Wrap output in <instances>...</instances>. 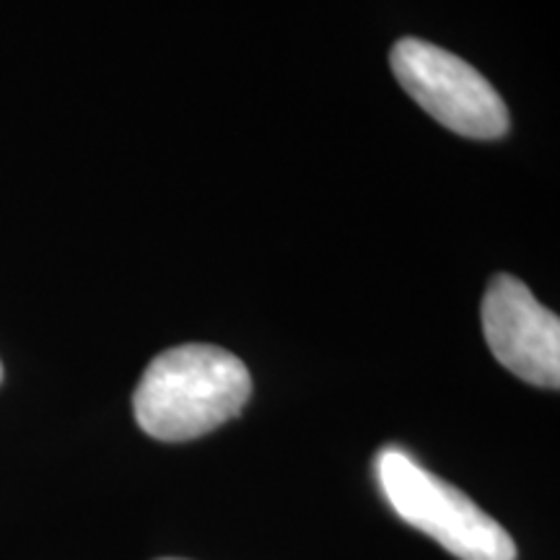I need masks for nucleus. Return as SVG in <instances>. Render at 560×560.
Returning a JSON list of instances; mask_svg holds the SVG:
<instances>
[{"label":"nucleus","mask_w":560,"mask_h":560,"mask_svg":"<svg viewBox=\"0 0 560 560\" xmlns=\"http://www.w3.org/2000/svg\"><path fill=\"white\" fill-rule=\"evenodd\" d=\"M249 395L252 376L234 353L190 342L149 363L132 395V410L149 436L190 441L240 416Z\"/></svg>","instance_id":"nucleus-1"},{"label":"nucleus","mask_w":560,"mask_h":560,"mask_svg":"<svg viewBox=\"0 0 560 560\" xmlns=\"http://www.w3.org/2000/svg\"><path fill=\"white\" fill-rule=\"evenodd\" d=\"M376 480L402 522L425 532L459 560H516V545L470 495L420 467L405 450L376 457Z\"/></svg>","instance_id":"nucleus-2"},{"label":"nucleus","mask_w":560,"mask_h":560,"mask_svg":"<svg viewBox=\"0 0 560 560\" xmlns=\"http://www.w3.org/2000/svg\"><path fill=\"white\" fill-rule=\"evenodd\" d=\"M400 86L433 120L465 138L493 140L509 130V109L470 62L423 39H400L389 55Z\"/></svg>","instance_id":"nucleus-3"},{"label":"nucleus","mask_w":560,"mask_h":560,"mask_svg":"<svg viewBox=\"0 0 560 560\" xmlns=\"http://www.w3.org/2000/svg\"><path fill=\"white\" fill-rule=\"evenodd\" d=\"M482 335L501 366L535 387L560 384V319L514 276H495L482 299Z\"/></svg>","instance_id":"nucleus-4"},{"label":"nucleus","mask_w":560,"mask_h":560,"mask_svg":"<svg viewBox=\"0 0 560 560\" xmlns=\"http://www.w3.org/2000/svg\"><path fill=\"white\" fill-rule=\"evenodd\" d=\"M0 382H3V363H0Z\"/></svg>","instance_id":"nucleus-5"},{"label":"nucleus","mask_w":560,"mask_h":560,"mask_svg":"<svg viewBox=\"0 0 560 560\" xmlns=\"http://www.w3.org/2000/svg\"><path fill=\"white\" fill-rule=\"evenodd\" d=\"M161 560H182V558H161Z\"/></svg>","instance_id":"nucleus-6"}]
</instances>
